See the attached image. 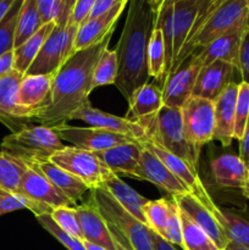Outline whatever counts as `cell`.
<instances>
[{
	"mask_svg": "<svg viewBox=\"0 0 249 250\" xmlns=\"http://www.w3.org/2000/svg\"><path fill=\"white\" fill-rule=\"evenodd\" d=\"M114 31L98 43L76 51L54 76L51 102L37 121L42 126L55 128L70 121L76 110L89 102L95 65L103 50L109 48Z\"/></svg>",
	"mask_w": 249,
	"mask_h": 250,
	"instance_id": "1",
	"label": "cell"
},
{
	"mask_svg": "<svg viewBox=\"0 0 249 250\" xmlns=\"http://www.w3.org/2000/svg\"><path fill=\"white\" fill-rule=\"evenodd\" d=\"M156 16L150 0H129L124 31L115 48L119 59V76L115 85L126 100L150 78L148 45Z\"/></svg>",
	"mask_w": 249,
	"mask_h": 250,
	"instance_id": "2",
	"label": "cell"
},
{
	"mask_svg": "<svg viewBox=\"0 0 249 250\" xmlns=\"http://www.w3.org/2000/svg\"><path fill=\"white\" fill-rule=\"evenodd\" d=\"M248 0H225L211 12L202 27L186 42L177 58L173 60L171 73L177 70L195 50L207 46L232 28L246 23Z\"/></svg>",
	"mask_w": 249,
	"mask_h": 250,
	"instance_id": "3",
	"label": "cell"
},
{
	"mask_svg": "<svg viewBox=\"0 0 249 250\" xmlns=\"http://www.w3.org/2000/svg\"><path fill=\"white\" fill-rule=\"evenodd\" d=\"M63 143L54 128L45 126H23L12 132L1 142V151L24 165L46 161L56 151L63 148Z\"/></svg>",
	"mask_w": 249,
	"mask_h": 250,
	"instance_id": "4",
	"label": "cell"
},
{
	"mask_svg": "<svg viewBox=\"0 0 249 250\" xmlns=\"http://www.w3.org/2000/svg\"><path fill=\"white\" fill-rule=\"evenodd\" d=\"M90 198L94 200L110 229L119 232L129 248L132 250H154L150 229L127 212L106 190L103 188L92 189Z\"/></svg>",
	"mask_w": 249,
	"mask_h": 250,
	"instance_id": "5",
	"label": "cell"
},
{
	"mask_svg": "<svg viewBox=\"0 0 249 250\" xmlns=\"http://www.w3.org/2000/svg\"><path fill=\"white\" fill-rule=\"evenodd\" d=\"M138 122H141L146 129L149 139L158 143L170 153L180 156L198 170L199 158L195 156L185 134L181 109L163 106L155 116Z\"/></svg>",
	"mask_w": 249,
	"mask_h": 250,
	"instance_id": "6",
	"label": "cell"
},
{
	"mask_svg": "<svg viewBox=\"0 0 249 250\" xmlns=\"http://www.w3.org/2000/svg\"><path fill=\"white\" fill-rule=\"evenodd\" d=\"M77 31L78 24L71 21L63 27L56 24L26 75H50L58 72L59 68L73 55Z\"/></svg>",
	"mask_w": 249,
	"mask_h": 250,
	"instance_id": "7",
	"label": "cell"
},
{
	"mask_svg": "<svg viewBox=\"0 0 249 250\" xmlns=\"http://www.w3.org/2000/svg\"><path fill=\"white\" fill-rule=\"evenodd\" d=\"M49 161L82 181L90 190L102 188L103 183L112 175L94 153L76 146H65L51 155Z\"/></svg>",
	"mask_w": 249,
	"mask_h": 250,
	"instance_id": "8",
	"label": "cell"
},
{
	"mask_svg": "<svg viewBox=\"0 0 249 250\" xmlns=\"http://www.w3.org/2000/svg\"><path fill=\"white\" fill-rule=\"evenodd\" d=\"M181 117L188 143L199 158L203 146L214 139V102L192 95L181 107Z\"/></svg>",
	"mask_w": 249,
	"mask_h": 250,
	"instance_id": "9",
	"label": "cell"
},
{
	"mask_svg": "<svg viewBox=\"0 0 249 250\" xmlns=\"http://www.w3.org/2000/svg\"><path fill=\"white\" fill-rule=\"evenodd\" d=\"M17 194L38 205L45 214H51L54 209L62 207H75L48 178L37 167L26 165Z\"/></svg>",
	"mask_w": 249,
	"mask_h": 250,
	"instance_id": "10",
	"label": "cell"
},
{
	"mask_svg": "<svg viewBox=\"0 0 249 250\" xmlns=\"http://www.w3.org/2000/svg\"><path fill=\"white\" fill-rule=\"evenodd\" d=\"M139 142H141L142 146H145V148L148 149V150H150L153 154H155V155L165 164L166 167H167L168 170H170L171 172H172L173 175L186 186V187H187V189L189 190L190 194L194 195V197L197 198L204 207H207L210 211H214V209L217 205L215 204L212 198L210 197V194L208 193L207 188L203 185L197 168L190 166L187 161L181 159L180 156L175 155V154L166 150L165 148L159 146L158 143H155V142L151 141V139L145 138L143 139V141Z\"/></svg>",
	"mask_w": 249,
	"mask_h": 250,
	"instance_id": "11",
	"label": "cell"
},
{
	"mask_svg": "<svg viewBox=\"0 0 249 250\" xmlns=\"http://www.w3.org/2000/svg\"><path fill=\"white\" fill-rule=\"evenodd\" d=\"M54 131L60 137L61 141H66L67 143L72 144V146L92 151V153L107 150L121 144L134 142L133 139L126 136L107 131V129L97 128V127L68 126L66 124L55 127Z\"/></svg>",
	"mask_w": 249,
	"mask_h": 250,
	"instance_id": "12",
	"label": "cell"
},
{
	"mask_svg": "<svg viewBox=\"0 0 249 250\" xmlns=\"http://www.w3.org/2000/svg\"><path fill=\"white\" fill-rule=\"evenodd\" d=\"M23 76L12 70L0 78V122L12 132L34 120L33 112L19 104V89Z\"/></svg>",
	"mask_w": 249,
	"mask_h": 250,
	"instance_id": "13",
	"label": "cell"
},
{
	"mask_svg": "<svg viewBox=\"0 0 249 250\" xmlns=\"http://www.w3.org/2000/svg\"><path fill=\"white\" fill-rule=\"evenodd\" d=\"M203 67L198 55L193 53L180 67L173 71L163 87L164 106L181 109L186 100L192 97L198 73Z\"/></svg>",
	"mask_w": 249,
	"mask_h": 250,
	"instance_id": "14",
	"label": "cell"
},
{
	"mask_svg": "<svg viewBox=\"0 0 249 250\" xmlns=\"http://www.w3.org/2000/svg\"><path fill=\"white\" fill-rule=\"evenodd\" d=\"M71 120H81V121L89 125V127L107 129V131L128 137L133 141L139 142L148 138L146 129L144 128L141 122L107 114V112L93 107L89 102L82 105L78 110H76L71 116Z\"/></svg>",
	"mask_w": 249,
	"mask_h": 250,
	"instance_id": "15",
	"label": "cell"
},
{
	"mask_svg": "<svg viewBox=\"0 0 249 250\" xmlns=\"http://www.w3.org/2000/svg\"><path fill=\"white\" fill-rule=\"evenodd\" d=\"M236 72L239 73L238 68L221 60L203 66L198 73L192 95L215 102L229 84L238 83L234 81Z\"/></svg>",
	"mask_w": 249,
	"mask_h": 250,
	"instance_id": "16",
	"label": "cell"
},
{
	"mask_svg": "<svg viewBox=\"0 0 249 250\" xmlns=\"http://www.w3.org/2000/svg\"><path fill=\"white\" fill-rule=\"evenodd\" d=\"M172 200L176 203L178 209L197 226H199L220 250H224L228 244L226 234L220 226L219 221L207 207L202 204L197 198L190 193L182 195H175Z\"/></svg>",
	"mask_w": 249,
	"mask_h": 250,
	"instance_id": "17",
	"label": "cell"
},
{
	"mask_svg": "<svg viewBox=\"0 0 249 250\" xmlns=\"http://www.w3.org/2000/svg\"><path fill=\"white\" fill-rule=\"evenodd\" d=\"M137 180L151 182L156 187L171 194V197L189 193L187 187L166 167L165 164L145 146H143L139 160Z\"/></svg>",
	"mask_w": 249,
	"mask_h": 250,
	"instance_id": "18",
	"label": "cell"
},
{
	"mask_svg": "<svg viewBox=\"0 0 249 250\" xmlns=\"http://www.w3.org/2000/svg\"><path fill=\"white\" fill-rule=\"evenodd\" d=\"M81 231L85 242L97 244L107 250H116L111 229L106 224L94 200L90 198L81 205H76Z\"/></svg>",
	"mask_w": 249,
	"mask_h": 250,
	"instance_id": "19",
	"label": "cell"
},
{
	"mask_svg": "<svg viewBox=\"0 0 249 250\" xmlns=\"http://www.w3.org/2000/svg\"><path fill=\"white\" fill-rule=\"evenodd\" d=\"M246 29V23L234 27L231 31L226 32L208 44L207 46L195 50L194 53L202 61V65L205 66L216 60H221L231 63L239 70V49Z\"/></svg>",
	"mask_w": 249,
	"mask_h": 250,
	"instance_id": "20",
	"label": "cell"
},
{
	"mask_svg": "<svg viewBox=\"0 0 249 250\" xmlns=\"http://www.w3.org/2000/svg\"><path fill=\"white\" fill-rule=\"evenodd\" d=\"M55 73L24 75L19 89V104L31 110L37 121L51 102V88Z\"/></svg>",
	"mask_w": 249,
	"mask_h": 250,
	"instance_id": "21",
	"label": "cell"
},
{
	"mask_svg": "<svg viewBox=\"0 0 249 250\" xmlns=\"http://www.w3.org/2000/svg\"><path fill=\"white\" fill-rule=\"evenodd\" d=\"M127 2L128 1L120 2L110 11L94 17V19L85 20L83 23H81L78 26L75 44H73V54L98 43L104 39L110 32L114 31L115 24L119 21Z\"/></svg>",
	"mask_w": 249,
	"mask_h": 250,
	"instance_id": "22",
	"label": "cell"
},
{
	"mask_svg": "<svg viewBox=\"0 0 249 250\" xmlns=\"http://www.w3.org/2000/svg\"><path fill=\"white\" fill-rule=\"evenodd\" d=\"M239 83L229 84L214 102V139L224 146H231L234 139V110Z\"/></svg>",
	"mask_w": 249,
	"mask_h": 250,
	"instance_id": "23",
	"label": "cell"
},
{
	"mask_svg": "<svg viewBox=\"0 0 249 250\" xmlns=\"http://www.w3.org/2000/svg\"><path fill=\"white\" fill-rule=\"evenodd\" d=\"M142 151H143V146L141 142L134 141L94 154L112 173L116 175L121 173L127 177L137 180Z\"/></svg>",
	"mask_w": 249,
	"mask_h": 250,
	"instance_id": "24",
	"label": "cell"
},
{
	"mask_svg": "<svg viewBox=\"0 0 249 250\" xmlns=\"http://www.w3.org/2000/svg\"><path fill=\"white\" fill-rule=\"evenodd\" d=\"M249 167L238 155L222 154L211 161L215 182L222 188H239L246 185Z\"/></svg>",
	"mask_w": 249,
	"mask_h": 250,
	"instance_id": "25",
	"label": "cell"
},
{
	"mask_svg": "<svg viewBox=\"0 0 249 250\" xmlns=\"http://www.w3.org/2000/svg\"><path fill=\"white\" fill-rule=\"evenodd\" d=\"M128 116L132 121H142L153 117L164 106L163 89L154 83H145L133 92L128 100Z\"/></svg>",
	"mask_w": 249,
	"mask_h": 250,
	"instance_id": "26",
	"label": "cell"
},
{
	"mask_svg": "<svg viewBox=\"0 0 249 250\" xmlns=\"http://www.w3.org/2000/svg\"><path fill=\"white\" fill-rule=\"evenodd\" d=\"M37 165V167L44 173L46 178L72 203L76 207L81 199L84 197L85 193L90 190L84 183L70 172L65 171L63 168L59 167L51 161H41L38 164H32Z\"/></svg>",
	"mask_w": 249,
	"mask_h": 250,
	"instance_id": "27",
	"label": "cell"
},
{
	"mask_svg": "<svg viewBox=\"0 0 249 250\" xmlns=\"http://www.w3.org/2000/svg\"><path fill=\"white\" fill-rule=\"evenodd\" d=\"M103 189L106 190L127 212L146 225L145 217L143 214V207L148 203L149 199L142 197L138 192L129 187L120 178L119 175L112 173L102 186Z\"/></svg>",
	"mask_w": 249,
	"mask_h": 250,
	"instance_id": "28",
	"label": "cell"
},
{
	"mask_svg": "<svg viewBox=\"0 0 249 250\" xmlns=\"http://www.w3.org/2000/svg\"><path fill=\"white\" fill-rule=\"evenodd\" d=\"M202 0H181L173 4V41L175 59L182 50L197 19ZM173 59V60H175Z\"/></svg>",
	"mask_w": 249,
	"mask_h": 250,
	"instance_id": "29",
	"label": "cell"
},
{
	"mask_svg": "<svg viewBox=\"0 0 249 250\" xmlns=\"http://www.w3.org/2000/svg\"><path fill=\"white\" fill-rule=\"evenodd\" d=\"M227 239L236 246L249 248V219L236 211L216 207L212 211Z\"/></svg>",
	"mask_w": 249,
	"mask_h": 250,
	"instance_id": "30",
	"label": "cell"
},
{
	"mask_svg": "<svg viewBox=\"0 0 249 250\" xmlns=\"http://www.w3.org/2000/svg\"><path fill=\"white\" fill-rule=\"evenodd\" d=\"M55 26V22H49V23L44 24L24 43L14 49V70L19 71L22 75H26L32 62L41 51L44 42L46 41Z\"/></svg>",
	"mask_w": 249,
	"mask_h": 250,
	"instance_id": "31",
	"label": "cell"
},
{
	"mask_svg": "<svg viewBox=\"0 0 249 250\" xmlns=\"http://www.w3.org/2000/svg\"><path fill=\"white\" fill-rule=\"evenodd\" d=\"M42 26H44V23L39 14L37 0H24L17 21L14 49L24 43Z\"/></svg>",
	"mask_w": 249,
	"mask_h": 250,
	"instance_id": "32",
	"label": "cell"
},
{
	"mask_svg": "<svg viewBox=\"0 0 249 250\" xmlns=\"http://www.w3.org/2000/svg\"><path fill=\"white\" fill-rule=\"evenodd\" d=\"M156 27L163 34L165 48V82L168 78L175 59V41H173V4H164L156 16ZM164 82V84H165ZM164 87V85H163Z\"/></svg>",
	"mask_w": 249,
	"mask_h": 250,
	"instance_id": "33",
	"label": "cell"
},
{
	"mask_svg": "<svg viewBox=\"0 0 249 250\" xmlns=\"http://www.w3.org/2000/svg\"><path fill=\"white\" fill-rule=\"evenodd\" d=\"M148 72L149 77L158 81L163 89L165 82V48L163 34L160 28L156 26L153 29L148 45Z\"/></svg>",
	"mask_w": 249,
	"mask_h": 250,
	"instance_id": "34",
	"label": "cell"
},
{
	"mask_svg": "<svg viewBox=\"0 0 249 250\" xmlns=\"http://www.w3.org/2000/svg\"><path fill=\"white\" fill-rule=\"evenodd\" d=\"M119 76V59L116 50L106 48L103 50L94 72H93L92 85L93 89L103 85L115 84Z\"/></svg>",
	"mask_w": 249,
	"mask_h": 250,
	"instance_id": "35",
	"label": "cell"
},
{
	"mask_svg": "<svg viewBox=\"0 0 249 250\" xmlns=\"http://www.w3.org/2000/svg\"><path fill=\"white\" fill-rule=\"evenodd\" d=\"M180 210V209H178ZM182 225V248L185 250H220L199 226L180 210Z\"/></svg>",
	"mask_w": 249,
	"mask_h": 250,
	"instance_id": "36",
	"label": "cell"
},
{
	"mask_svg": "<svg viewBox=\"0 0 249 250\" xmlns=\"http://www.w3.org/2000/svg\"><path fill=\"white\" fill-rule=\"evenodd\" d=\"M26 167L23 163L0 150V190L17 194Z\"/></svg>",
	"mask_w": 249,
	"mask_h": 250,
	"instance_id": "37",
	"label": "cell"
},
{
	"mask_svg": "<svg viewBox=\"0 0 249 250\" xmlns=\"http://www.w3.org/2000/svg\"><path fill=\"white\" fill-rule=\"evenodd\" d=\"M168 205H170V200L161 198L156 200H148V203L143 207L146 226L160 237H164L166 225H167Z\"/></svg>",
	"mask_w": 249,
	"mask_h": 250,
	"instance_id": "38",
	"label": "cell"
},
{
	"mask_svg": "<svg viewBox=\"0 0 249 250\" xmlns=\"http://www.w3.org/2000/svg\"><path fill=\"white\" fill-rule=\"evenodd\" d=\"M24 0H16L6 16L0 22V56L14 50L17 21Z\"/></svg>",
	"mask_w": 249,
	"mask_h": 250,
	"instance_id": "39",
	"label": "cell"
},
{
	"mask_svg": "<svg viewBox=\"0 0 249 250\" xmlns=\"http://www.w3.org/2000/svg\"><path fill=\"white\" fill-rule=\"evenodd\" d=\"M249 119V83L241 82L234 110V139L241 141Z\"/></svg>",
	"mask_w": 249,
	"mask_h": 250,
	"instance_id": "40",
	"label": "cell"
},
{
	"mask_svg": "<svg viewBox=\"0 0 249 250\" xmlns=\"http://www.w3.org/2000/svg\"><path fill=\"white\" fill-rule=\"evenodd\" d=\"M50 216L62 231H65L70 236L81 239V241H84L82 231H81L76 207L56 208L51 211Z\"/></svg>",
	"mask_w": 249,
	"mask_h": 250,
	"instance_id": "41",
	"label": "cell"
},
{
	"mask_svg": "<svg viewBox=\"0 0 249 250\" xmlns=\"http://www.w3.org/2000/svg\"><path fill=\"white\" fill-rule=\"evenodd\" d=\"M22 209H28L29 211L33 212L36 217L46 215L38 205L33 204V203L29 202L26 198L21 197V195L16 194V193L0 190V216Z\"/></svg>",
	"mask_w": 249,
	"mask_h": 250,
	"instance_id": "42",
	"label": "cell"
},
{
	"mask_svg": "<svg viewBox=\"0 0 249 250\" xmlns=\"http://www.w3.org/2000/svg\"><path fill=\"white\" fill-rule=\"evenodd\" d=\"M37 221L39 222L42 227L45 229L46 232L51 234L56 241L60 242L66 249L68 250H87L84 247V243L81 239L76 238V237L70 236L68 233H66L65 231L60 229L58 225L54 222V220L51 219L50 214L46 215H42V216H37L36 217Z\"/></svg>",
	"mask_w": 249,
	"mask_h": 250,
	"instance_id": "43",
	"label": "cell"
},
{
	"mask_svg": "<svg viewBox=\"0 0 249 250\" xmlns=\"http://www.w3.org/2000/svg\"><path fill=\"white\" fill-rule=\"evenodd\" d=\"M163 238L173 246L182 247V225H181L180 210L173 200H170V205H168L167 225H166Z\"/></svg>",
	"mask_w": 249,
	"mask_h": 250,
	"instance_id": "44",
	"label": "cell"
},
{
	"mask_svg": "<svg viewBox=\"0 0 249 250\" xmlns=\"http://www.w3.org/2000/svg\"><path fill=\"white\" fill-rule=\"evenodd\" d=\"M239 73L242 82L249 83V29H246L239 49Z\"/></svg>",
	"mask_w": 249,
	"mask_h": 250,
	"instance_id": "45",
	"label": "cell"
},
{
	"mask_svg": "<svg viewBox=\"0 0 249 250\" xmlns=\"http://www.w3.org/2000/svg\"><path fill=\"white\" fill-rule=\"evenodd\" d=\"M37 4H38L39 14H41L42 21L44 24L49 23V22H56L59 15H60L56 0H37Z\"/></svg>",
	"mask_w": 249,
	"mask_h": 250,
	"instance_id": "46",
	"label": "cell"
},
{
	"mask_svg": "<svg viewBox=\"0 0 249 250\" xmlns=\"http://www.w3.org/2000/svg\"><path fill=\"white\" fill-rule=\"evenodd\" d=\"M95 1L97 0H77L72 15H71L70 21L78 24V26L83 23L89 17V14L92 11L93 6H94Z\"/></svg>",
	"mask_w": 249,
	"mask_h": 250,
	"instance_id": "47",
	"label": "cell"
},
{
	"mask_svg": "<svg viewBox=\"0 0 249 250\" xmlns=\"http://www.w3.org/2000/svg\"><path fill=\"white\" fill-rule=\"evenodd\" d=\"M56 2H58L59 10H60V15H59L55 23L58 26L63 27L70 22L71 15H72L77 0H56Z\"/></svg>",
	"mask_w": 249,
	"mask_h": 250,
	"instance_id": "48",
	"label": "cell"
},
{
	"mask_svg": "<svg viewBox=\"0 0 249 250\" xmlns=\"http://www.w3.org/2000/svg\"><path fill=\"white\" fill-rule=\"evenodd\" d=\"M124 1H129V0H97L88 19H94V17L100 16V15L110 11V10H111L112 7L116 6L117 4Z\"/></svg>",
	"mask_w": 249,
	"mask_h": 250,
	"instance_id": "49",
	"label": "cell"
},
{
	"mask_svg": "<svg viewBox=\"0 0 249 250\" xmlns=\"http://www.w3.org/2000/svg\"><path fill=\"white\" fill-rule=\"evenodd\" d=\"M239 158L244 161L247 166L249 167V119L247 122L246 129H244L243 137L239 141Z\"/></svg>",
	"mask_w": 249,
	"mask_h": 250,
	"instance_id": "50",
	"label": "cell"
},
{
	"mask_svg": "<svg viewBox=\"0 0 249 250\" xmlns=\"http://www.w3.org/2000/svg\"><path fill=\"white\" fill-rule=\"evenodd\" d=\"M14 70V50L0 56V78Z\"/></svg>",
	"mask_w": 249,
	"mask_h": 250,
	"instance_id": "51",
	"label": "cell"
},
{
	"mask_svg": "<svg viewBox=\"0 0 249 250\" xmlns=\"http://www.w3.org/2000/svg\"><path fill=\"white\" fill-rule=\"evenodd\" d=\"M151 241H153L154 250H177L173 244H171L170 242L165 241L163 237H160L159 234H156L155 232L153 231H151Z\"/></svg>",
	"mask_w": 249,
	"mask_h": 250,
	"instance_id": "52",
	"label": "cell"
},
{
	"mask_svg": "<svg viewBox=\"0 0 249 250\" xmlns=\"http://www.w3.org/2000/svg\"><path fill=\"white\" fill-rule=\"evenodd\" d=\"M111 229L112 238H114L115 247H116V250H132L128 246H127L126 242H124V239L122 238L121 236H120L119 232H116V231H115V229Z\"/></svg>",
	"mask_w": 249,
	"mask_h": 250,
	"instance_id": "53",
	"label": "cell"
},
{
	"mask_svg": "<svg viewBox=\"0 0 249 250\" xmlns=\"http://www.w3.org/2000/svg\"><path fill=\"white\" fill-rule=\"evenodd\" d=\"M15 1L16 0H0V22L6 16V14L10 11Z\"/></svg>",
	"mask_w": 249,
	"mask_h": 250,
	"instance_id": "54",
	"label": "cell"
},
{
	"mask_svg": "<svg viewBox=\"0 0 249 250\" xmlns=\"http://www.w3.org/2000/svg\"><path fill=\"white\" fill-rule=\"evenodd\" d=\"M83 243H84V247H85V249H87V250H107V249L103 248V247L97 246V244L89 243V242L83 241Z\"/></svg>",
	"mask_w": 249,
	"mask_h": 250,
	"instance_id": "55",
	"label": "cell"
},
{
	"mask_svg": "<svg viewBox=\"0 0 249 250\" xmlns=\"http://www.w3.org/2000/svg\"><path fill=\"white\" fill-rule=\"evenodd\" d=\"M151 1V5H153L154 10L156 11V14L159 12V10L161 9V6H163V4L165 2V0H150Z\"/></svg>",
	"mask_w": 249,
	"mask_h": 250,
	"instance_id": "56",
	"label": "cell"
},
{
	"mask_svg": "<svg viewBox=\"0 0 249 250\" xmlns=\"http://www.w3.org/2000/svg\"><path fill=\"white\" fill-rule=\"evenodd\" d=\"M224 250H249V248H243V247L236 246V244L228 242V244H227L226 248H225Z\"/></svg>",
	"mask_w": 249,
	"mask_h": 250,
	"instance_id": "57",
	"label": "cell"
},
{
	"mask_svg": "<svg viewBox=\"0 0 249 250\" xmlns=\"http://www.w3.org/2000/svg\"><path fill=\"white\" fill-rule=\"evenodd\" d=\"M242 192H243L244 197L248 198V199H249V170H248V176H247L246 185H244V187H243V189H242Z\"/></svg>",
	"mask_w": 249,
	"mask_h": 250,
	"instance_id": "58",
	"label": "cell"
},
{
	"mask_svg": "<svg viewBox=\"0 0 249 250\" xmlns=\"http://www.w3.org/2000/svg\"><path fill=\"white\" fill-rule=\"evenodd\" d=\"M247 29H249V4H248V12H247V20H246Z\"/></svg>",
	"mask_w": 249,
	"mask_h": 250,
	"instance_id": "59",
	"label": "cell"
},
{
	"mask_svg": "<svg viewBox=\"0 0 249 250\" xmlns=\"http://www.w3.org/2000/svg\"><path fill=\"white\" fill-rule=\"evenodd\" d=\"M177 1H181V0H165V2H164V4H175V2H177Z\"/></svg>",
	"mask_w": 249,
	"mask_h": 250,
	"instance_id": "60",
	"label": "cell"
},
{
	"mask_svg": "<svg viewBox=\"0 0 249 250\" xmlns=\"http://www.w3.org/2000/svg\"><path fill=\"white\" fill-rule=\"evenodd\" d=\"M215 2H222V1H225V0H214Z\"/></svg>",
	"mask_w": 249,
	"mask_h": 250,
	"instance_id": "61",
	"label": "cell"
}]
</instances>
